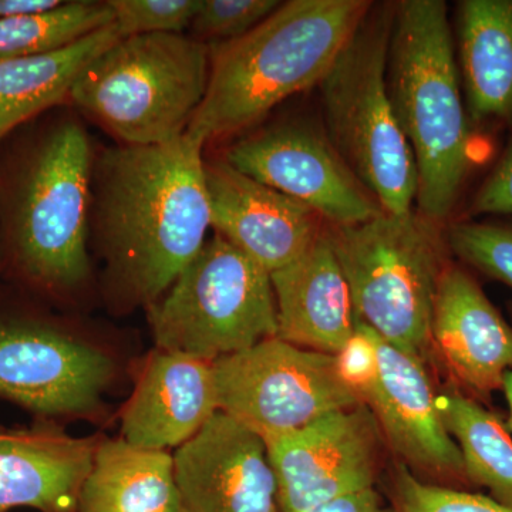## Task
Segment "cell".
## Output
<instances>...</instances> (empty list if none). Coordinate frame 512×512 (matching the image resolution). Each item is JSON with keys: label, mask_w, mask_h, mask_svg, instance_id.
I'll return each instance as SVG.
<instances>
[{"label": "cell", "mask_w": 512, "mask_h": 512, "mask_svg": "<svg viewBox=\"0 0 512 512\" xmlns=\"http://www.w3.org/2000/svg\"><path fill=\"white\" fill-rule=\"evenodd\" d=\"M503 392L505 394V399H507L508 410H510L507 423L505 424H507V429L512 433V369L507 373V375H505Z\"/></svg>", "instance_id": "33"}, {"label": "cell", "mask_w": 512, "mask_h": 512, "mask_svg": "<svg viewBox=\"0 0 512 512\" xmlns=\"http://www.w3.org/2000/svg\"><path fill=\"white\" fill-rule=\"evenodd\" d=\"M431 346L471 399L478 402L503 390L512 369V326L476 279L451 262L437 288Z\"/></svg>", "instance_id": "16"}, {"label": "cell", "mask_w": 512, "mask_h": 512, "mask_svg": "<svg viewBox=\"0 0 512 512\" xmlns=\"http://www.w3.org/2000/svg\"><path fill=\"white\" fill-rule=\"evenodd\" d=\"M470 210L473 215L512 217V144L481 185Z\"/></svg>", "instance_id": "30"}, {"label": "cell", "mask_w": 512, "mask_h": 512, "mask_svg": "<svg viewBox=\"0 0 512 512\" xmlns=\"http://www.w3.org/2000/svg\"><path fill=\"white\" fill-rule=\"evenodd\" d=\"M210 72V45L194 37H121L84 67L69 97L124 146H157L184 136Z\"/></svg>", "instance_id": "4"}, {"label": "cell", "mask_w": 512, "mask_h": 512, "mask_svg": "<svg viewBox=\"0 0 512 512\" xmlns=\"http://www.w3.org/2000/svg\"><path fill=\"white\" fill-rule=\"evenodd\" d=\"M113 375V360L83 340L37 323H0V397L30 412H96Z\"/></svg>", "instance_id": "12"}, {"label": "cell", "mask_w": 512, "mask_h": 512, "mask_svg": "<svg viewBox=\"0 0 512 512\" xmlns=\"http://www.w3.org/2000/svg\"><path fill=\"white\" fill-rule=\"evenodd\" d=\"M370 333L377 376L362 393V402L375 416L383 439L410 470L430 474L440 485L467 490L471 485L460 448L444 424L423 360L396 348L375 330Z\"/></svg>", "instance_id": "13"}, {"label": "cell", "mask_w": 512, "mask_h": 512, "mask_svg": "<svg viewBox=\"0 0 512 512\" xmlns=\"http://www.w3.org/2000/svg\"><path fill=\"white\" fill-rule=\"evenodd\" d=\"M77 512H178L173 454L100 440Z\"/></svg>", "instance_id": "21"}, {"label": "cell", "mask_w": 512, "mask_h": 512, "mask_svg": "<svg viewBox=\"0 0 512 512\" xmlns=\"http://www.w3.org/2000/svg\"><path fill=\"white\" fill-rule=\"evenodd\" d=\"M382 440L375 416L363 403L264 440L279 511L308 512L375 487Z\"/></svg>", "instance_id": "10"}, {"label": "cell", "mask_w": 512, "mask_h": 512, "mask_svg": "<svg viewBox=\"0 0 512 512\" xmlns=\"http://www.w3.org/2000/svg\"><path fill=\"white\" fill-rule=\"evenodd\" d=\"M218 410L262 440L362 404L336 356L266 339L212 362Z\"/></svg>", "instance_id": "9"}, {"label": "cell", "mask_w": 512, "mask_h": 512, "mask_svg": "<svg viewBox=\"0 0 512 512\" xmlns=\"http://www.w3.org/2000/svg\"><path fill=\"white\" fill-rule=\"evenodd\" d=\"M99 443L45 424L0 433V512H77Z\"/></svg>", "instance_id": "19"}, {"label": "cell", "mask_w": 512, "mask_h": 512, "mask_svg": "<svg viewBox=\"0 0 512 512\" xmlns=\"http://www.w3.org/2000/svg\"><path fill=\"white\" fill-rule=\"evenodd\" d=\"M178 512H281L265 441L217 412L175 450Z\"/></svg>", "instance_id": "14"}, {"label": "cell", "mask_w": 512, "mask_h": 512, "mask_svg": "<svg viewBox=\"0 0 512 512\" xmlns=\"http://www.w3.org/2000/svg\"><path fill=\"white\" fill-rule=\"evenodd\" d=\"M308 512H396L375 487L336 498Z\"/></svg>", "instance_id": "31"}, {"label": "cell", "mask_w": 512, "mask_h": 512, "mask_svg": "<svg viewBox=\"0 0 512 512\" xmlns=\"http://www.w3.org/2000/svg\"><path fill=\"white\" fill-rule=\"evenodd\" d=\"M218 410L212 363L156 350L121 416L123 439L148 450L178 448Z\"/></svg>", "instance_id": "17"}, {"label": "cell", "mask_w": 512, "mask_h": 512, "mask_svg": "<svg viewBox=\"0 0 512 512\" xmlns=\"http://www.w3.org/2000/svg\"><path fill=\"white\" fill-rule=\"evenodd\" d=\"M121 37L114 23L63 49L0 62V140L69 97L84 67Z\"/></svg>", "instance_id": "22"}, {"label": "cell", "mask_w": 512, "mask_h": 512, "mask_svg": "<svg viewBox=\"0 0 512 512\" xmlns=\"http://www.w3.org/2000/svg\"><path fill=\"white\" fill-rule=\"evenodd\" d=\"M271 281L279 339L336 356L355 336L359 319L328 234H320L298 259L272 272Z\"/></svg>", "instance_id": "18"}, {"label": "cell", "mask_w": 512, "mask_h": 512, "mask_svg": "<svg viewBox=\"0 0 512 512\" xmlns=\"http://www.w3.org/2000/svg\"><path fill=\"white\" fill-rule=\"evenodd\" d=\"M93 165L86 130L64 120L40 141L20 181L13 254L20 271L46 291H76L89 279Z\"/></svg>", "instance_id": "8"}, {"label": "cell", "mask_w": 512, "mask_h": 512, "mask_svg": "<svg viewBox=\"0 0 512 512\" xmlns=\"http://www.w3.org/2000/svg\"><path fill=\"white\" fill-rule=\"evenodd\" d=\"M62 0H0V19L56 8Z\"/></svg>", "instance_id": "32"}, {"label": "cell", "mask_w": 512, "mask_h": 512, "mask_svg": "<svg viewBox=\"0 0 512 512\" xmlns=\"http://www.w3.org/2000/svg\"><path fill=\"white\" fill-rule=\"evenodd\" d=\"M211 227L269 274L298 259L320 237L308 205L242 174L225 160L205 161Z\"/></svg>", "instance_id": "15"}, {"label": "cell", "mask_w": 512, "mask_h": 512, "mask_svg": "<svg viewBox=\"0 0 512 512\" xmlns=\"http://www.w3.org/2000/svg\"><path fill=\"white\" fill-rule=\"evenodd\" d=\"M225 161L242 174L308 205L335 227L363 224L383 214L325 131L282 123L239 140Z\"/></svg>", "instance_id": "11"}, {"label": "cell", "mask_w": 512, "mask_h": 512, "mask_svg": "<svg viewBox=\"0 0 512 512\" xmlns=\"http://www.w3.org/2000/svg\"><path fill=\"white\" fill-rule=\"evenodd\" d=\"M200 143L110 148L93 165L92 215L110 285L124 302L163 298L205 244L210 204Z\"/></svg>", "instance_id": "1"}, {"label": "cell", "mask_w": 512, "mask_h": 512, "mask_svg": "<svg viewBox=\"0 0 512 512\" xmlns=\"http://www.w3.org/2000/svg\"><path fill=\"white\" fill-rule=\"evenodd\" d=\"M372 6L366 0H292L247 35L210 45L207 93L185 134L204 147L320 84Z\"/></svg>", "instance_id": "2"}, {"label": "cell", "mask_w": 512, "mask_h": 512, "mask_svg": "<svg viewBox=\"0 0 512 512\" xmlns=\"http://www.w3.org/2000/svg\"><path fill=\"white\" fill-rule=\"evenodd\" d=\"M114 25L109 2H62L56 8L0 19V62L43 55Z\"/></svg>", "instance_id": "24"}, {"label": "cell", "mask_w": 512, "mask_h": 512, "mask_svg": "<svg viewBox=\"0 0 512 512\" xmlns=\"http://www.w3.org/2000/svg\"><path fill=\"white\" fill-rule=\"evenodd\" d=\"M121 36L175 33L183 35L201 0H109Z\"/></svg>", "instance_id": "28"}, {"label": "cell", "mask_w": 512, "mask_h": 512, "mask_svg": "<svg viewBox=\"0 0 512 512\" xmlns=\"http://www.w3.org/2000/svg\"><path fill=\"white\" fill-rule=\"evenodd\" d=\"M349 285L357 319L396 348L419 357L431 348L434 301L447 238L420 212H383L328 234Z\"/></svg>", "instance_id": "5"}, {"label": "cell", "mask_w": 512, "mask_h": 512, "mask_svg": "<svg viewBox=\"0 0 512 512\" xmlns=\"http://www.w3.org/2000/svg\"><path fill=\"white\" fill-rule=\"evenodd\" d=\"M454 45L471 123L512 128V0L457 3Z\"/></svg>", "instance_id": "20"}, {"label": "cell", "mask_w": 512, "mask_h": 512, "mask_svg": "<svg viewBox=\"0 0 512 512\" xmlns=\"http://www.w3.org/2000/svg\"><path fill=\"white\" fill-rule=\"evenodd\" d=\"M281 5L276 0H201L190 26L192 35L207 45L231 42L261 25Z\"/></svg>", "instance_id": "27"}, {"label": "cell", "mask_w": 512, "mask_h": 512, "mask_svg": "<svg viewBox=\"0 0 512 512\" xmlns=\"http://www.w3.org/2000/svg\"><path fill=\"white\" fill-rule=\"evenodd\" d=\"M389 503L396 512H512L490 495L426 483L403 463L394 466Z\"/></svg>", "instance_id": "25"}, {"label": "cell", "mask_w": 512, "mask_h": 512, "mask_svg": "<svg viewBox=\"0 0 512 512\" xmlns=\"http://www.w3.org/2000/svg\"><path fill=\"white\" fill-rule=\"evenodd\" d=\"M387 90L416 161L417 212L429 220L453 214L473 165L456 45L441 0L393 6Z\"/></svg>", "instance_id": "3"}, {"label": "cell", "mask_w": 512, "mask_h": 512, "mask_svg": "<svg viewBox=\"0 0 512 512\" xmlns=\"http://www.w3.org/2000/svg\"><path fill=\"white\" fill-rule=\"evenodd\" d=\"M340 375L360 399L377 376V353L372 333L365 323L357 322L355 336L336 355Z\"/></svg>", "instance_id": "29"}, {"label": "cell", "mask_w": 512, "mask_h": 512, "mask_svg": "<svg viewBox=\"0 0 512 512\" xmlns=\"http://www.w3.org/2000/svg\"><path fill=\"white\" fill-rule=\"evenodd\" d=\"M439 407L460 448L471 488H487L493 500L512 508V439L507 424L460 392L441 397Z\"/></svg>", "instance_id": "23"}, {"label": "cell", "mask_w": 512, "mask_h": 512, "mask_svg": "<svg viewBox=\"0 0 512 512\" xmlns=\"http://www.w3.org/2000/svg\"><path fill=\"white\" fill-rule=\"evenodd\" d=\"M393 6H372L320 82L326 136L384 212L413 210L416 161L387 90Z\"/></svg>", "instance_id": "6"}, {"label": "cell", "mask_w": 512, "mask_h": 512, "mask_svg": "<svg viewBox=\"0 0 512 512\" xmlns=\"http://www.w3.org/2000/svg\"><path fill=\"white\" fill-rule=\"evenodd\" d=\"M446 238L461 262L512 288V225L456 222Z\"/></svg>", "instance_id": "26"}, {"label": "cell", "mask_w": 512, "mask_h": 512, "mask_svg": "<svg viewBox=\"0 0 512 512\" xmlns=\"http://www.w3.org/2000/svg\"><path fill=\"white\" fill-rule=\"evenodd\" d=\"M147 309L158 349L204 362L278 338L271 274L218 234Z\"/></svg>", "instance_id": "7"}]
</instances>
